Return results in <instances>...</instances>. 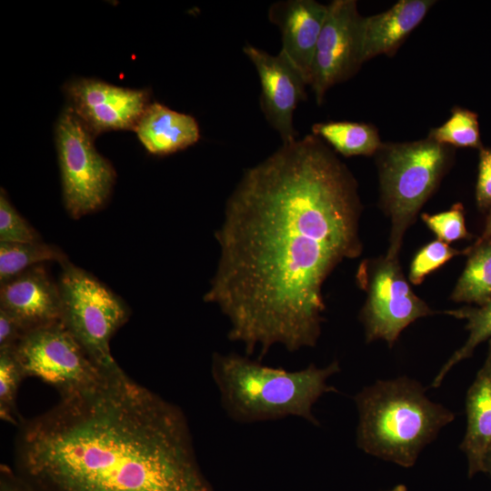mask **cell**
<instances>
[{
	"mask_svg": "<svg viewBox=\"0 0 491 491\" xmlns=\"http://www.w3.org/2000/svg\"><path fill=\"white\" fill-rule=\"evenodd\" d=\"M357 184L321 138L282 144L246 170L215 232L220 257L204 300L228 319L247 356L316 345L325 281L360 256Z\"/></svg>",
	"mask_w": 491,
	"mask_h": 491,
	"instance_id": "6da1fadb",
	"label": "cell"
},
{
	"mask_svg": "<svg viewBox=\"0 0 491 491\" xmlns=\"http://www.w3.org/2000/svg\"><path fill=\"white\" fill-rule=\"evenodd\" d=\"M16 426L13 468L34 491H215L182 409L120 366Z\"/></svg>",
	"mask_w": 491,
	"mask_h": 491,
	"instance_id": "7a4b0ae2",
	"label": "cell"
},
{
	"mask_svg": "<svg viewBox=\"0 0 491 491\" xmlns=\"http://www.w3.org/2000/svg\"><path fill=\"white\" fill-rule=\"evenodd\" d=\"M340 370L333 361L325 367L310 364L289 371L235 353H215L211 363L224 411L245 424L296 416L318 426L313 406L323 395L337 392L328 379Z\"/></svg>",
	"mask_w": 491,
	"mask_h": 491,
	"instance_id": "3957f363",
	"label": "cell"
},
{
	"mask_svg": "<svg viewBox=\"0 0 491 491\" xmlns=\"http://www.w3.org/2000/svg\"><path fill=\"white\" fill-rule=\"evenodd\" d=\"M358 412L356 446L365 453L403 467L451 423L455 414L431 401L423 386L407 376L378 380L354 397Z\"/></svg>",
	"mask_w": 491,
	"mask_h": 491,
	"instance_id": "277c9868",
	"label": "cell"
},
{
	"mask_svg": "<svg viewBox=\"0 0 491 491\" xmlns=\"http://www.w3.org/2000/svg\"><path fill=\"white\" fill-rule=\"evenodd\" d=\"M376 155L381 203L391 224L385 256L396 258L406 230L448 169L452 150L426 137L382 144Z\"/></svg>",
	"mask_w": 491,
	"mask_h": 491,
	"instance_id": "5b68a950",
	"label": "cell"
},
{
	"mask_svg": "<svg viewBox=\"0 0 491 491\" xmlns=\"http://www.w3.org/2000/svg\"><path fill=\"white\" fill-rule=\"evenodd\" d=\"M60 265L61 322L99 367H118L110 352V340L128 320V306L105 285L68 259Z\"/></svg>",
	"mask_w": 491,
	"mask_h": 491,
	"instance_id": "8992f818",
	"label": "cell"
},
{
	"mask_svg": "<svg viewBox=\"0 0 491 491\" xmlns=\"http://www.w3.org/2000/svg\"><path fill=\"white\" fill-rule=\"evenodd\" d=\"M93 134L67 107L55 126L63 200L69 215L79 218L101 208L115 181L111 163L94 145Z\"/></svg>",
	"mask_w": 491,
	"mask_h": 491,
	"instance_id": "52a82bcc",
	"label": "cell"
},
{
	"mask_svg": "<svg viewBox=\"0 0 491 491\" xmlns=\"http://www.w3.org/2000/svg\"><path fill=\"white\" fill-rule=\"evenodd\" d=\"M356 278L366 292L360 320L367 343L384 340L392 347L411 323L435 313L411 290L398 257L362 262Z\"/></svg>",
	"mask_w": 491,
	"mask_h": 491,
	"instance_id": "ba28073f",
	"label": "cell"
},
{
	"mask_svg": "<svg viewBox=\"0 0 491 491\" xmlns=\"http://www.w3.org/2000/svg\"><path fill=\"white\" fill-rule=\"evenodd\" d=\"M25 377H37L60 396L96 384L105 371L87 355L62 322L27 331L14 350Z\"/></svg>",
	"mask_w": 491,
	"mask_h": 491,
	"instance_id": "9c48e42d",
	"label": "cell"
},
{
	"mask_svg": "<svg viewBox=\"0 0 491 491\" xmlns=\"http://www.w3.org/2000/svg\"><path fill=\"white\" fill-rule=\"evenodd\" d=\"M361 21L355 0H334L327 5L309 80L318 105L331 86L354 75L364 63Z\"/></svg>",
	"mask_w": 491,
	"mask_h": 491,
	"instance_id": "30bf717a",
	"label": "cell"
},
{
	"mask_svg": "<svg viewBox=\"0 0 491 491\" xmlns=\"http://www.w3.org/2000/svg\"><path fill=\"white\" fill-rule=\"evenodd\" d=\"M69 107L93 135L134 129L148 106L149 92L80 78L65 86Z\"/></svg>",
	"mask_w": 491,
	"mask_h": 491,
	"instance_id": "8fae6325",
	"label": "cell"
},
{
	"mask_svg": "<svg viewBox=\"0 0 491 491\" xmlns=\"http://www.w3.org/2000/svg\"><path fill=\"white\" fill-rule=\"evenodd\" d=\"M243 51L258 74L260 105L266 120L278 132L283 144L296 140L293 115L298 103L306 99L304 77L281 51L273 55L249 45Z\"/></svg>",
	"mask_w": 491,
	"mask_h": 491,
	"instance_id": "7c38bea8",
	"label": "cell"
},
{
	"mask_svg": "<svg viewBox=\"0 0 491 491\" xmlns=\"http://www.w3.org/2000/svg\"><path fill=\"white\" fill-rule=\"evenodd\" d=\"M0 308L14 316L25 333L61 322L59 284L42 266H34L1 284Z\"/></svg>",
	"mask_w": 491,
	"mask_h": 491,
	"instance_id": "4fadbf2b",
	"label": "cell"
},
{
	"mask_svg": "<svg viewBox=\"0 0 491 491\" xmlns=\"http://www.w3.org/2000/svg\"><path fill=\"white\" fill-rule=\"evenodd\" d=\"M327 14V5L314 0H286L274 3L269 20L281 33V52L309 85L316 44Z\"/></svg>",
	"mask_w": 491,
	"mask_h": 491,
	"instance_id": "5bb4252c",
	"label": "cell"
},
{
	"mask_svg": "<svg viewBox=\"0 0 491 491\" xmlns=\"http://www.w3.org/2000/svg\"><path fill=\"white\" fill-rule=\"evenodd\" d=\"M435 3L434 0H400L386 11L362 16L363 62L379 55L393 54Z\"/></svg>",
	"mask_w": 491,
	"mask_h": 491,
	"instance_id": "9a60e30c",
	"label": "cell"
},
{
	"mask_svg": "<svg viewBox=\"0 0 491 491\" xmlns=\"http://www.w3.org/2000/svg\"><path fill=\"white\" fill-rule=\"evenodd\" d=\"M466 428L460 449L468 463V476L484 472L491 448V339L483 366L466 395Z\"/></svg>",
	"mask_w": 491,
	"mask_h": 491,
	"instance_id": "2e32d148",
	"label": "cell"
},
{
	"mask_svg": "<svg viewBox=\"0 0 491 491\" xmlns=\"http://www.w3.org/2000/svg\"><path fill=\"white\" fill-rule=\"evenodd\" d=\"M134 130L144 147L156 155L183 150L200 138L195 117L158 102L148 105Z\"/></svg>",
	"mask_w": 491,
	"mask_h": 491,
	"instance_id": "e0dca14e",
	"label": "cell"
},
{
	"mask_svg": "<svg viewBox=\"0 0 491 491\" xmlns=\"http://www.w3.org/2000/svg\"><path fill=\"white\" fill-rule=\"evenodd\" d=\"M466 255L465 269L451 299L479 306L491 299V240H476Z\"/></svg>",
	"mask_w": 491,
	"mask_h": 491,
	"instance_id": "ac0fdd59",
	"label": "cell"
},
{
	"mask_svg": "<svg viewBox=\"0 0 491 491\" xmlns=\"http://www.w3.org/2000/svg\"><path fill=\"white\" fill-rule=\"evenodd\" d=\"M312 132L346 157L376 154L383 144L376 127L364 123H316Z\"/></svg>",
	"mask_w": 491,
	"mask_h": 491,
	"instance_id": "d6986e66",
	"label": "cell"
},
{
	"mask_svg": "<svg viewBox=\"0 0 491 491\" xmlns=\"http://www.w3.org/2000/svg\"><path fill=\"white\" fill-rule=\"evenodd\" d=\"M444 313L466 320L468 336L465 344L440 368L432 381V387H438L453 366L470 357L478 345L491 339V299L477 306H464Z\"/></svg>",
	"mask_w": 491,
	"mask_h": 491,
	"instance_id": "ffe728a7",
	"label": "cell"
},
{
	"mask_svg": "<svg viewBox=\"0 0 491 491\" xmlns=\"http://www.w3.org/2000/svg\"><path fill=\"white\" fill-rule=\"evenodd\" d=\"M67 260L64 252L54 245L37 243L0 242V283L45 261L59 264Z\"/></svg>",
	"mask_w": 491,
	"mask_h": 491,
	"instance_id": "44dd1931",
	"label": "cell"
},
{
	"mask_svg": "<svg viewBox=\"0 0 491 491\" xmlns=\"http://www.w3.org/2000/svg\"><path fill=\"white\" fill-rule=\"evenodd\" d=\"M427 137L448 146L473 147L479 150L483 147L477 115L460 107L454 108L447 121L431 129Z\"/></svg>",
	"mask_w": 491,
	"mask_h": 491,
	"instance_id": "7402d4cb",
	"label": "cell"
},
{
	"mask_svg": "<svg viewBox=\"0 0 491 491\" xmlns=\"http://www.w3.org/2000/svg\"><path fill=\"white\" fill-rule=\"evenodd\" d=\"M24 378L14 351L0 352V416L3 421L15 426L22 418L17 414L16 396Z\"/></svg>",
	"mask_w": 491,
	"mask_h": 491,
	"instance_id": "603a6c76",
	"label": "cell"
},
{
	"mask_svg": "<svg viewBox=\"0 0 491 491\" xmlns=\"http://www.w3.org/2000/svg\"><path fill=\"white\" fill-rule=\"evenodd\" d=\"M467 253L466 250H457L450 246L447 243L440 240H434L424 246L414 256L408 278L414 285H419L425 277L436 270L453 257Z\"/></svg>",
	"mask_w": 491,
	"mask_h": 491,
	"instance_id": "cb8c5ba5",
	"label": "cell"
},
{
	"mask_svg": "<svg viewBox=\"0 0 491 491\" xmlns=\"http://www.w3.org/2000/svg\"><path fill=\"white\" fill-rule=\"evenodd\" d=\"M0 242H41L40 235L15 210L3 188L0 194Z\"/></svg>",
	"mask_w": 491,
	"mask_h": 491,
	"instance_id": "d4e9b609",
	"label": "cell"
},
{
	"mask_svg": "<svg viewBox=\"0 0 491 491\" xmlns=\"http://www.w3.org/2000/svg\"><path fill=\"white\" fill-rule=\"evenodd\" d=\"M422 220L445 243H452L470 236L465 219V209L462 204H455L449 210L437 214H422Z\"/></svg>",
	"mask_w": 491,
	"mask_h": 491,
	"instance_id": "484cf974",
	"label": "cell"
},
{
	"mask_svg": "<svg viewBox=\"0 0 491 491\" xmlns=\"http://www.w3.org/2000/svg\"><path fill=\"white\" fill-rule=\"evenodd\" d=\"M476 201L480 211L491 208V148L484 146L479 150Z\"/></svg>",
	"mask_w": 491,
	"mask_h": 491,
	"instance_id": "4316f807",
	"label": "cell"
},
{
	"mask_svg": "<svg viewBox=\"0 0 491 491\" xmlns=\"http://www.w3.org/2000/svg\"><path fill=\"white\" fill-rule=\"evenodd\" d=\"M25 334L18 321L0 308V352L14 351Z\"/></svg>",
	"mask_w": 491,
	"mask_h": 491,
	"instance_id": "83f0119b",
	"label": "cell"
},
{
	"mask_svg": "<svg viewBox=\"0 0 491 491\" xmlns=\"http://www.w3.org/2000/svg\"><path fill=\"white\" fill-rule=\"evenodd\" d=\"M0 491H34L14 470L7 465L0 466Z\"/></svg>",
	"mask_w": 491,
	"mask_h": 491,
	"instance_id": "f1b7e54d",
	"label": "cell"
},
{
	"mask_svg": "<svg viewBox=\"0 0 491 491\" xmlns=\"http://www.w3.org/2000/svg\"><path fill=\"white\" fill-rule=\"evenodd\" d=\"M479 241L491 240V208L486 221V225L482 235L477 238Z\"/></svg>",
	"mask_w": 491,
	"mask_h": 491,
	"instance_id": "f546056e",
	"label": "cell"
},
{
	"mask_svg": "<svg viewBox=\"0 0 491 491\" xmlns=\"http://www.w3.org/2000/svg\"><path fill=\"white\" fill-rule=\"evenodd\" d=\"M484 472L489 474L491 476V448L487 452L484 460Z\"/></svg>",
	"mask_w": 491,
	"mask_h": 491,
	"instance_id": "4dcf8cb0",
	"label": "cell"
},
{
	"mask_svg": "<svg viewBox=\"0 0 491 491\" xmlns=\"http://www.w3.org/2000/svg\"><path fill=\"white\" fill-rule=\"evenodd\" d=\"M386 491H407V487L403 484H399L394 486L393 488L389 490H386Z\"/></svg>",
	"mask_w": 491,
	"mask_h": 491,
	"instance_id": "1f68e13d",
	"label": "cell"
}]
</instances>
